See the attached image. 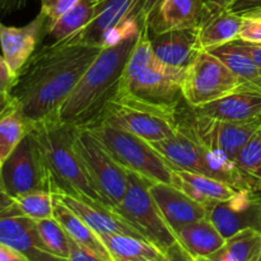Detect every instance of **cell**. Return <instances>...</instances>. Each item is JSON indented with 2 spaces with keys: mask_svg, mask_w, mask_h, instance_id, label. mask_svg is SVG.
Returning <instances> with one entry per match:
<instances>
[{
  "mask_svg": "<svg viewBox=\"0 0 261 261\" xmlns=\"http://www.w3.org/2000/svg\"><path fill=\"white\" fill-rule=\"evenodd\" d=\"M102 51L68 40L41 46L15 76L10 97L31 122L58 112L87 69Z\"/></svg>",
  "mask_w": 261,
  "mask_h": 261,
  "instance_id": "1",
  "label": "cell"
},
{
  "mask_svg": "<svg viewBox=\"0 0 261 261\" xmlns=\"http://www.w3.org/2000/svg\"><path fill=\"white\" fill-rule=\"evenodd\" d=\"M139 32L102 48L59 110L61 121L71 126H88L98 120L105 106L119 92L125 65Z\"/></svg>",
  "mask_w": 261,
  "mask_h": 261,
  "instance_id": "2",
  "label": "cell"
},
{
  "mask_svg": "<svg viewBox=\"0 0 261 261\" xmlns=\"http://www.w3.org/2000/svg\"><path fill=\"white\" fill-rule=\"evenodd\" d=\"M31 134L40 148L51 194L103 204L74 147V126L51 116L35 122Z\"/></svg>",
  "mask_w": 261,
  "mask_h": 261,
  "instance_id": "3",
  "label": "cell"
},
{
  "mask_svg": "<svg viewBox=\"0 0 261 261\" xmlns=\"http://www.w3.org/2000/svg\"><path fill=\"white\" fill-rule=\"evenodd\" d=\"M87 127L122 168L138 173L152 184H171L172 167L149 142L102 120Z\"/></svg>",
  "mask_w": 261,
  "mask_h": 261,
  "instance_id": "4",
  "label": "cell"
},
{
  "mask_svg": "<svg viewBox=\"0 0 261 261\" xmlns=\"http://www.w3.org/2000/svg\"><path fill=\"white\" fill-rule=\"evenodd\" d=\"M150 184L147 178L127 171L126 193L112 211L137 229L143 239L167 252L178 241L150 194Z\"/></svg>",
  "mask_w": 261,
  "mask_h": 261,
  "instance_id": "5",
  "label": "cell"
},
{
  "mask_svg": "<svg viewBox=\"0 0 261 261\" xmlns=\"http://www.w3.org/2000/svg\"><path fill=\"white\" fill-rule=\"evenodd\" d=\"M176 114L117 93L105 106L97 121L102 120L153 143L167 139L177 132Z\"/></svg>",
  "mask_w": 261,
  "mask_h": 261,
  "instance_id": "6",
  "label": "cell"
},
{
  "mask_svg": "<svg viewBox=\"0 0 261 261\" xmlns=\"http://www.w3.org/2000/svg\"><path fill=\"white\" fill-rule=\"evenodd\" d=\"M74 147L105 205L116 208L126 193L127 171L110 155L87 126H74Z\"/></svg>",
  "mask_w": 261,
  "mask_h": 261,
  "instance_id": "7",
  "label": "cell"
},
{
  "mask_svg": "<svg viewBox=\"0 0 261 261\" xmlns=\"http://www.w3.org/2000/svg\"><path fill=\"white\" fill-rule=\"evenodd\" d=\"M241 88L240 79L216 55L201 50L185 71L184 101L191 107H200Z\"/></svg>",
  "mask_w": 261,
  "mask_h": 261,
  "instance_id": "8",
  "label": "cell"
},
{
  "mask_svg": "<svg viewBox=\"0 0 261 261\" xmlns=\"http://www.w3.org/2000/svg\"><path fill=\"white\" fill-rule=\"evenodd\" d=\"M185 69H176L154 59L147 69L126 83L120 84L117 93L125 94L150 106L177 112L184 101L182 83Z\"/></svg>",
  "mask_w": 261,
  "mask_h": 261,
  "instance_id": "9",
  "label": "cell"
},
{
  "mask_svg": "<svg viewBox=\"0 0 261 261\" xmlns=\"http://www.w3.org/2000/svg\"><path fill=\"white\" fill-rule=\"evenodd\" d=\"M176 117L177 126L188 133L195 142L205 147L223 150L234 160L239 155L240 150L260 129L257 121H221L198 114L191 106H189V110L184 112H181L178 107Z\"/></svg>",
  "mask_w": 261,
  "mask_h": 261,
  "instance_id": "10",
  "label": "cell"
},
{
  "mask_svg": "<svg viewBox=\"0 0 261 261\" xmlns=\"http://www.w3.org/2000/svg\"><path fill=\"white\" fill-rule=\"evenodd\" d=\"M0 242L19 251L28 261H68L45 246L35 219L25 216L5 193H0Z\"/></svg>",
  "mask_w": 261,
  "mask_h": 261,
  "instance_id": "11",
  "label": "cell"
},
{
  "mask_svg": "<svg viewBox=\"0 0 261 261\" xmlns=\"http://www.w3.org/2000/svg\"><path fill=\"white\" fill-rule=\"evenodd\" d=\"M2 176L5 194L10 198L32 191L50 193L42 155L31 133L3 162Z\"/></svg>",
  "mask_w": 261,
  "mask_h": 261,
  "instance_id": "12",
  "label": "cell"
},
{
  "mask_svg": "<svg viewBox=\"0 0 261 261\" xmlns=\"http://www.w3.org/2000/svg\"><path fill=\"white\" fill-rule=\"evenodd\" d=\"M208 218L226 240L244 229L261 232V200L252 191L241 190L228 200L211 206Z\"/></svg>",
  "mask_w": 261,
  "mask_h": 261,
  "instance_id": "13",
  "label": "cell"
},
{
  "mask_svg": "<svg viewBox=\"0 0 261 261\" xmlns=\"http://www.w3.org/2000/svg\"><path fill=\"white\" fill-rule=\"evenodd\" d=\"M139 3L140 0H96L94 14L91 22L66 40L74 43L103 48L105 37L111 31L133 17L140 19Z\"/></svg>",
  "mask_w": 261,
  "mask_h": 261,
  "instance_id": "14",
  "label": "cell"
},
{
  "mask_svg": "<svg viewBox=\"0 0 261 261\" xmlns=\"http://www.w3.org/2000/svg\"><path fill=\"white\" fill-rule=\"evenodd\" d=\"M43 36H46V19L41 13H38L32 22L23 27L5 25L0 22L3 58L15 76L36 53Z\"/></svg>",
  "mask_w": 261,
  "mask_h": 261,
  "instance_id": "15",
  "label": "cell"
},
{
  "mask_svg": "<svg viewBox=\"0 0 261 261\" xmlns=\"http://www.w3.org/2000/svg\"><path fill=\"white\" fill-rule=\"evenodd\" d=\"M150 194L175 234L182 227L208 217V209L172 184H150Z\"/></svg>",
  "mask_w": 261,
  "mask_h": 261,
  "instance_id": "16",
  "label": "cell"
},
{
  "mask_svg": "<svg viewBox=\"0 0 261 261\" xmlns=\"http://www.w3.org/2000/svg\"><path fill=\"white\" fill-rule=\"evenodd\" d=\"M205 13V0H162L147 18L152 35L175 30L199 28Z\"/></svg>",
  "mask_w": 261,
  "mask_h": 261,
  "instance_id": "17",
  "label": "cell"
},
{
  "mask_svg": "<svg viewBox=\"0 0 261 261\" xmlns=\"http://www.w3.org/2000/svg\"><path fill=\"white\" fill-rule=\"evenodd\" d=\"M150 42L157 60L176 69L186 70L201 51L199 45V28L150 35Z\"/></svg>",
  "mask_w": 261,
  "mask_h": 261,
  "instance_id": "18",
  "label": "cell"
},
{
  "mask_svg": "<svg viewBox=\"0 0 261 261\" xmlns=\"http://www.w3.org/2000/svg\"><path fill=\"white\" fill-rule=\"evenodd\" d=\"M55 196H58L82 221L86 222L98 236L101 234H127V236L143 239V236L137 229L133 228L116 212L103 205L102 203L84 200V199L74 198L70 195Z\"/></svg>",
  "mask_w": 261,
  "mask_h": 261,
  "instance_id": "19",
  "label": "cell"
},
{
  "mask_svg": "<svg viewBox=\"0 0 261 261\" xmlns=\"http://www.w3.org/2000/svg\"><path fill=\"white\" fill-rule=\"evenodd\" d=\"M193 109L203 116L221 121H256L261 114V93L241 88L222 98Z\"/></svg>",
  "mask_w": 261,
  "mask_h": 261,
  "instance_id": "20",
  "label": "cell"
},
{
  "mask_svg": "<svg viewBox=\"0 0 261 261\" xmlns=\"http://www.w3.org/2000/svg\"><path fill=\"white\" fill-rule=\"evenodd\" d=\"M171 184L206 209L221 201L228 200L241 191L209 176L177 168H172Z\"/></svg>",
  "mask_w": 261,
  "mask_h": 261,
  "instance_id": "21",
  "label": "cell"
},
{
  "mask_svg": "<svg viewBox=\"0 0 261 261\" xmlns=\"http://www.w3.org/2000/svg\"><path fill=\"white\" fill-rule=\"evenodd\" d=\"M244 18L228 8H209L199 25V45L201 50H212L240 38Z\"/></svg>",
  "mask_w": 261,
  "mask_h": 261,
  "instance_id": "22",
  "label": "cell"
},
{
  "mask_svg": "<svg viewBox=\"0 0 261 261\" xmlns=\"http://www.w3.org/2000/svg\"><path fill=\"white\" fill-rule=\"evenodd\" d=\"M150 144L172 168L204 175L200 147L188 133L178 126L177 132L172 137Z\"/></svg>",
  "mask_w": 261,
  "mask_h": 261,
  "instance_id": "23",
  "label": "cell"
},
{
  "mask_svg": "<svg viewBox=\"0 0 261 261\" xmlns=\"http://www.w3.org/2000/svg\"><path fill=\"white\" fill-rule=\"evenodd\" d=\"M176 237L191 259L209 256L219 251L226 244V239L219 233L208 217L182 227L176 233Z\"/></svg>",
  "mask_w": 261,
  "mask_h": 261,
  "instance_id": "24",
  "label": "cell"
},
{
  "mask_svg": "<svg viewBox=\"0 0 261 261\" xmlns=\"http://www.w3.org/2000/svg\"><path fill=\"white\" fill-rule=\"evenodd\" d=\"M112 261H170V255L147 240L127 234H101Z\"/></svg>",
  "mask_w": 261,
  "mask_h": 261,
  "instance_id": "25",
  "label": "cell"
},
{
  "mask_svg": "<svg viewBox=\"0 0 261 261\" xmlns=\"http://www.w3.org/2000/svg\"><path fill=\"white\" fill-rule=\"evenodd\" d=\"M208 51L216 55L240 79L244 89L261 93V69L251 55L242 47L240 40Z\"/></svg>",
  "mask_w": 261,
  "mask_h": 261,
  "instance_id": "26",
  "label": "cell"
},
{
  "mask_svg": "<svg viewBox=\"0 0 261 261\" xmlns=\"http://www.w3.org/2000/svg\"><path fill=\"white\" fill-rule=\"evenodd\" d=\"M54 218L63 226L68 236L73 241L86 247L87 250L96 254L102 260L112 261L106 246L99 239L98 234L55 195H54Z\"/></svg>",
  "mask_w": 261,
  "mask_h": 261,
  "instance_id": "27",
  "label": "cell"
},
{
  "mask_svg": "<svg viewBox=\"0 0 261 261\" xmlns=\"http://www.w3.org/2000/svg\"><path fill=\"white\" fill-rule=\"evenodd\" d=\"M94 7L96 0H81L73 9L59 18L46 31V35L51 36L54 42H60L71 37L91 22L94 14Z\"/></svg>",
  "mask_w": 261,
  "mask_h": 261,
  "instance_id": "28",
  "label": "cell"
},
{
  "mask_svg": "<svg viewBox=\"0 0 261 261\" xmlns=\"http://www.w3.org/2000/svg\"><path fill=\"white\" fill-rule=\"evenodd\" d=\"M32 129V124L23 116L22 112L13 107L0 116V160L4 162L19 143L27 137Z\"/></svg>",
  "mask_w": 261,
  "mask_h": 261,
  "instance_id": "29",
  "label": "cell"
},
{
  "mask_svg": "<svg viewBox=\"0 0 261 261\" xmlns=\"http://www.w3.org/2000/svg\"><path fill=\"white\" fill-rule=\"evenodd\" d=\"M261 252V232L244 229L226 240L222 247L226 261H256Z\"/></svg>",
  "mask_w": 261,
  "mask_h": 261,
  "instance_id": "30",
  "label": "cell"
},
{
  "mask_svg": "<svg viewBox=\"0 0 261 261\" xmlns=\"http://www.w3.org/2000/svg\"><path fill=\"white\" fill-rule=\"evenodd\" d=\"M154 59L155 56L154 53H153L152 42H150L149 28H148L147 23H143L139 36H138L137 43H135L134 48L130 53L129 59L126 61L120 84L126 83L127 81L142 73L144 69H147L154 61Z\"/></svg>",
  "mask_w": 261,
  "mask_h": 261,
  "instance_id": "31",
  "label": "cell"
},
{
  "mask_svg": "<svg viewBox=\"0 0 261 261\" xmlns=\"http://www.w3.org/2000/svg\"><path fill=\"white\" fill-rule=\"evenodd\" d=\"M237 165L250 178L255 193L261 190V129L246 143L236 157Z\"/></svg>",
  "mask_w": 261,
  "mask_h": 261,
  "instance_id": "32",
  "label": "cell"
},
{
  "mask_svg": "<svg viewBox=\"0 0 261 261\" xmlns=\"http://www.w3.org/2000/svg\"><path fill=\"white\" fill-rule=\"evenodd\" d=\"M38 233L45 246L56 256L69 257V236L60 223L54 217L36 221Z\"/></svg>",
  "mask_w": 261,
  "mask_h": 261,
  "instance_id": "33",
  "label": "cell"
},
{
  "mask_svg": "<svg viewBox=\"0 0 261 261\" xmlns=\"http://www.w3.org/2000/svg\"><path fill=\"white\" fill-rule=\"evenodd\" d=\"M13 199L20 211L35 221L54 217V195L48 191H32Z\"/></svg>",
  "mask_w": 261,
  "mask_h": 261,
  "instance_id": "34",
  "label": "cell"
},
{
  "mask_svg": "<svg viewBox=\"0 0 261 261\" xmlns=\"http://www.w3.org/2000/svg\"><path fill=\"white\" fill-rule=\"evenodd\" d=\"M81 0H41V14L46 19V31Z\"/></svg>",
  "mask_w": 261,
  "mask_h": 261,
  "instance_id": "35",
  "label": "cell"
},
{
  "mask_svg": "<svg viewBox=\"0 0 261 261\" xmlns=\"http://www.w3.org/2000/svg\"><path fill=\"white\" fill-rule=\"evenodd\" d=\"M240 38L244 41H249V42L261 43V20L244 18Z\"/></svg>",
  "mask_w": 261,
  "mask_h": 261,
  "instance_id": "36",
  "label": "cell"
},
{
  "mask_svg": "<svg viewBox=\"0 0 261 261\" xmlns=\"http://www.w3.org/2000/svg\"><path fill=\"white\" fill-rule=\"evenodd\" d=\"M68 261H105L96 254L81 246L69 237V257Z\"/></svg>",
  "mask_w": 261,
  "mask_h": 261,
  "instance_id": "37",
  "label": "cell"
},
{
  "mask_svg": "<svg viewBox=\"0 0 261 261\" xmlns=\"http://www.w3.org/2000/svg\"><path fill=\"white\" fill-rule=\"evenodd\" d=\"M14 82L15 75L12 73L3 55H0V93L10 94Z\"/></svg>",
  "mask_w": 261,
  "mask_h": 261,
  "instance_id": "38",
  "label": "cell"
},
{
  "mask_svg": "<svg viewBox=\"0 0 261 261\" xmlns=\"http://www.w3.org/2000/svg\"><path fill=\"white\" fill-rule=\"evenodd\" d=\"M228 9L241 15L244 13L251 12V10L261 9V0H233Z\"/></svg>",
  "mask_w": 261,
  "mask_h": 261,
  "instance_id": "39",
  "label": "cell"
},
{
  "mask_svg": "<svg viewBox=\"0 0 261 261\" xmlns=\"http://www.w3.org/2000/svg\"><path fill=\"white\" fill-rule=\"evenodd\" d=\"M0 261H28L27 257L13 247L0 242Z\"/></svg>",
  "mask_w": 261,
  "mask_h": 261,
  "instance_id": "40",
  "label": "cell"
},
{
  "mask_svg": "<svg viewBox=\"0 0 261 261\" xmlns=\"http://www.w3.org/2000/svg\"><path fill=\"white\" fill-rule=\"evenodd\" d=\"M28 0H0V17L23 9Z\"/></svg>",
  "mask_w": 261,
  "mask_h": 261,
  "instance_id": "41",
  "label": "cell"
},
{
  "mask_svg": "<svg viewBox=\"0 0 261 261\" xmlns=\"http://www.w3.org/2000/svg\"><path fill=\"white\" fill-rule=\"evenodd\" d=\"M240 43L242 45V47L247 51V53L251 55V58L254 59L255 63L259 65L261 69V43L257 42H249V41H244L241 38H239Z\"/></svg>",
  "mask_w": 261,
  "mask_h": 261,
  "instance_id": "42",
  "label": "cell"
},
{
  "mask_svg": "<svg viewBox=\"0 0 261 261\" xmlns=\"http://www.w3.org/2000/svg\"><path fill=\"white\" fill-rule=\"evenodd\" d=\"M162 0H140L139 3V14L142 22H147V18L149 17L150 13L161 4Z\"/></svg>",
  "mask_w": 261,
  "mask_h": 261,
  "instance_id": "43",
  "label": "cell"
},
{
  "mask_svg": "<svg viewBox=\"0 0 261 261\" xmlns=\"http://www.w3.org/2000/svg\"><path fill=\"white\" fill-rule=\"evenodd\" d=\"M168 255H170V261H193L190 256H189L188 252L181 247V245L176 244L168 250Z\"/></svg>",
  "mask_w": 261,
  "mask_h": 261,
  "instance_id": "44",
  "label": "cell"
},
{
  "mask_svg": "<svg viewBox=\"0 0 261 261\" xmlns=\"http://www.w3.org/2000/svg\"><path fill=\"white\" fill-rule=\"evenodd\" d=\"M14 106L15 103L12 97H10V94L0 93V116H3L5 112L12 110Z\"/></svg>",
  "mask_w": 261,
  "mask_h": 261,
  "instance_id": "45",
  "label": "cell"
},
{
  "mask_svg": "<svg viewBox=\"0 0 261 261\" xmlns=\"http://www.w3.org/2000/svg\"><path fill=\"white\" fill-rule=\"evenodd\" d=\"M233 3V0H205V5L209 8H228Z\"/></svg>",
  "mask_w": 261,
  "mask_h": 261,
  "instance_id": "46",
  "label": "cell"
},
{
  "mask_svg": "<svg viewBox=\"0 0 261 261\" xmlns=\"http://www.w3.org/2000/svg\"><path fill=\"white\" fill-rule=\"evenodd\" d=\"M193 261H226L224 260L223 254H222V249L219 251L214 252V254L209 255V256L204 257H196V259H193Z\"/></svg>",
  "mask_w": 261,
  "mask_h": 261,
  "instance_id": "47",
  "label": "cell"
},
{
  "mask_svg": "<svg viewBox=\"0 0 261 261\" xmlns=\"http://www.w3.org/2000/svg\"><path fill=\"white\" fill-rule=\"evenodd\" d=\"M242 18H247V19H257L261 20V9L251 10V12H247L241 14Z\"/></svg>",
  "mask_w": 261,
  "mask_h": 261,
  "instance_id": "48",
  "label": "cell"
},
{
  "mask_svg": "<svg viewBox=\"0 0 261 261\" xmlns=\"http://www.w3.org/2000/svg\"><path fill=\"white\" fill-rule=\"evenodd\" d=\"M2 167H3V162L2 160H0V193H5L4 182H3V176H2Z\"/></svg>",
  "mask_w": 261,
  "mask_h": 261,
  "instance_id": "49",
  "label": "cell"
},
{
  "mask_svg": "<svg viewBox=\"0 0 261 261\" xmlns=\"http://www.w3.org/2000/svg\"><path fill=\"white\" fill-rule=\"evenodd\" d=\"M256 121H257V124H259V126H260V129H261V114H260V116L257 117Z\"/></svg>",
  "mask_w": 261,
  "mask_h": 261,
  "instance_id": "50",
  "label": "cell"
},
{
  "mask_svg": "<svg viewBox=\"0 0 261 261\" xmlns=\"http://www.w3.org/2000/svg\"><path fill=\"white\" fill-rule=\"evenodd\" d=\"M255 194H256V195L259 196V199L261 200V190L260 191H256V193H255Z\"/></svg>",
  "mask_w": 261,
  "mask_h": 261,
  "instance_id": "51",
  "label": "cell"
},
{
  "mask_svg": "<svg viewBox=\"0 0 261 261\" xmlns=\"http://www.w3.org/2000/svg\"><path fill=\"white\" fill-rule=\"evenodd\" d=\"M256 261H261V252H260V255H259V257H257V260Z\"/></svg>",
  "mask_w": 261,
  "mask_h": 261,
  "instance_id": "52",
  "label": "cell"
}]
</instances>
